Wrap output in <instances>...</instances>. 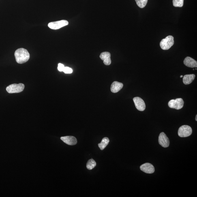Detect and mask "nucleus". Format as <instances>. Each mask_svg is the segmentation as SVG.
<instances>
[{
    "label": "nucleus",
    "instance_id": "7ed1b4c3",
    "mask_svg": "<svg viewBox=\"0 0 197 197\" xmlns=\"http://www.w3.org/2000/svg\"><path fill=\"white\" fill-rule=\"evenodd\" d=\"M25 85L23 84H11L6 88V91L9 93H18L24 90Z\"/></svg>",
    "mask_w": 197,
    "mask_h": 197
},
{
    "label": "nucleus",
    "instance_id": "a211bd4d",
    "mask_svg": "<svg viewBox=\"0 0 197 197\" xmlns=\"http://www.w3.org/2000/svg\"><path fill=\"white\" fill-rule=\"evenodd\" d=\"M184 0H173V6L181 7L183 6Z\"/></svg>",
    "mask_w": 197,
    "mask_h": 197
},
{
    "label": "nucleus",
    "instance_id": "f3484780",
    "mask_svg": "<svg viewBox=\"0 0 197 197\" xmlns=\"http://www.w3.org/2000/svg\"><path fill=\"white\" fill-rule=\"evenodd\" d=\"M137 5L140 8H143L147 4L148 0H135Z\"/></svg>",
    "mask_w": 197,
    "mask_h": 197
},
{
    "label": "nucleus",
    "instance_id": "aec40b11",
    "mask_svg": "<svg viewBox=\"0 0 197 197\" xmlns=\"http://www.w3.org/2000/svg\"><path fill=\"white\" fill-rule=\"evenodd\" d=\"M64 66L61 63H59L58 66V70L60 72H63L64 69Z\"/></svg>",
    "mask_w": 197,
    "mask_h": 197
},
{
    "label": "nucleus",
    "instance_id": "f8f14e48",
    "mask_svg": "<svg viewBox=\"0 0 197 197\" xmlns=\"http://www.w3.org/2000/svg\"><path fill=\"white\" fill-rule=\"evenodd\" d=\"M184 64L187 67H197V62L192 58L189 57H186L184 61Z\"/></svg>",
    "mask_w": 197,
    "mask_h": 197
},
{
    "label": "nucleus",
    "instance_id": "ddd939ff",
    "mask_svg": "<svg viewBox=\"0 0 197 197\" xmlns=\"http://www.w3.org/2000/svg\"><path fill=\"white\" fill-rule=\"evenodd\" d=\"M123 85V83L117 81L112 82L111 86V91L112 93H118L122 89Z\"/></svg>",
    "mask_w": 197,
    "mask_h": 197
},
{
    "label": "nucleus",
    "instance_id": "4468645a",
    "mask_svg": "<svg viewBox=\"0 0 197 197\" xmlns=\"http://www.w3.org/2000/svg\"><path fill=\"white\" fill-rule=\"evenodd\" d=\"M195 77L194 74L186 75L183 77V82L185 85H188L194 80Z\"/></svg>",
    "mask_w": 197,
    "mask_h": 197
},
{
    "label": "nucleus",
    "instance_id": "0eeeda50",
    "mask_svg": "<svg viewBox=\"0 0 197 197\" xmlns=\"http://www.w3.org/2000/svg\"><path fill=\"white\" fill-rule=\"evenodd\" d=\"M159 144L164 148H167L170 146V140L164 132L161 133L159 134Z\"/></svg>",
    "mask_w": 197,
    "mask_h": 197
},
{
    "label": "nucleus",
    "instance_id": "423d86ee",
    "mask_svg": "<svg viewBox=\"0 0 197 197\" xmlns=\"http://www.w3.org/2000/svg\"><path fill=\"white\" fill-rule=\"evenodd\" d=\"M68 22L66 20H61L60 21L51 22L48 24V26L50 29L57 30L64 27L68 25Z\"/></svg>",
    "mask_w": 197,
    "mask_h": 197
},
{
    "label": "nucleus",
    "instance_id": "6e6552de",
    "mask_svg": "<svg viewBox=\"0 0 197 197\" xmlns=\"http://www.w3.org/2000/svg\"><path fill=\"white\" fill-rule=\"evenodd\" d=\"M135 106L138 110L140 111H144L145 109L146 105L143 99L140 97H136L133 99Z\"/></svg>",
    "mask_w": 197,
    "mask_h": 197
},
{
    "label": "nucleus",
    "instance_id": "4be33fe9",
    "mask_svg": "<svg viewBox=\"0 0 197 197\" xmlns=\"http://www.w3.org/2000/svg\"><path fill=\"white\" fill-rule=\"evenodd\" d=\"M183 75H181V76H180V78H183Z\"/></svg>",
    "mask_w": 197,
    "mask_h": 197
},
{
    "label": "nucleus",
    "instance_id": "6ab92c4d",
    "mask_svg": "<svg viewBox=\"0 0 197 197\" xmlns=\"http://www.w3.org/2000/svg\"><path fill=\"white\" fill-rule=\"evenodd\" d=\"M63 72L66 74H70L73 72V70L72 68L68 67H65L64 69Z\"/></svg>",
    "mask_w": 197,
    "mask_h": 197
},
{
    "label": "nucleus",
    "instance_id": "412c9836",
    "mask_svg": "<svg viewBox=\"0 0 197 197\" xmlns=\"http://www.w3.org/2000/svg\"><path fill=\"white\" fill-rule=\"evenodd\" d=\"M195 120H196V121H197V115H196V116Z\"/></svg>",
    "mask_w": 197,
    "mask_h": 197
},
{
    "label": "nucleus",
    "instance_id": "9d476101",
    "mask_svg": "<svg viewBox=\"0 0 197 197\" xmlns=\"http://www.w3.org/2000/svg\"><path fill=\"white\" fill-rule=\"evenodd\" d=\"M61 140L64 143L69 145H75L77 143L76 138L74 136H67L61 137Z\"/></svg>",
    "mask_w": 197,
    "mask_h": 197
},
{
    "label": "nucleus",
    "instance_id": "9b49d317",
    "mask_svg": "<svg viewBox=\"0 0 197 197\" xmlns=\"http://www.w3.org/2000/svg\"><path fill=\"white\" fill-rule=\"evenodd\" d=\"M100 57L101 59L104 61V63L105 65H109L111 64V54L109 52H102L100 54Z\"/></svg>",
    "mask_w": 197,
    "mask_h": 197
},
{
    "label": "nucleus",
    "instance_id": "1a4fd4ad",
    "mask_svg": "<svg viewBox=\"0 0 197 197\" xmlns=\"http://www.w3.org/2000/svg\"><path fill=\"white\" fill-rule=\"evenodd\" d=\"M140 170L146 173L152 174L155 171L154 166L149 163H146L140 167Z\"/></svg>",
    "mask_w": 197,
    "mask_h": 197
},
{
    "label": "nucleus",
    "instance_id": "f257e3e1",
    "mask_svg": "<svg viewBox=\"0 0 197 197\" xmlns=\"http://www.w3.org/2000/svg\"><path fill=\"white\" fill-rule=\"evenodd\" d=\"M14 55L16 62L20 64L26 63L30 58L29 52L24 48H20L16 50Z\"/></svg>",
    "mask_w": 197,
    "mask_h": 197
},
{
    "label": "nucleus",
    "instance_id": "2eb2a0df",
    "mask_svg": "<svg viewBox=\"0 0 197 197\" xmlns=\"http://www.w3.org/2000/svg\"><path fill=\"white\" fill-rule=\"evenodd\" d=\"M110 142L109 139L108 137H104L102 141L98 144V146L101 150H103L108 145Z\"/></svg>",
    "mask_w": 197,
    "mask_h": 197
},
{
    "label": "nucleus",
    "instance_id": "f03ea898",
    "mask_svg": "<svg viewBox=\"0 0 197 197\" xmlns=\"http://www.w3.org/2000/svg\"><path fill=\"white\" fill-rule=\"evenodd\" d=\"M174 44V37L172 35H169L163 39L160 42V46L164 50L169 49Z\"/></svg>",
    "mask_w": 197,
    "mask_h": 197
},
{
    "label": "nucleus",
    "instance_id": "20e7f679",
    "mask_svg": "<svg viewBox=\"0 0 197 197\" xmlns=\"http://www.w3.org/2000/svg\"><path fill=\"white\" fill-rule=\"evenodd\" d=\"M192 128L188 125H183L180 127L178 134L181 137H187L192 134Z\"/></svg>",
    "mask_w": 197,
    "mask_h": 197
},
{
    "label": "nucleus",
    "instance_id": "dca6fc26",
    "mask_svg": "<svg viewBox=\"0 0 197 197\" xmlns=\"http://www.w3.org/2000/svg\"><path fill=\"white\" fill-rule=\"evenodd\" d=\"M97 164L95 161L93 159H90L88 161L86 167L88 170H92L96 166Z\"/></svg>",
    "mask_w": 197,
    "mask_h": 197
},
{
    "label": "nucleus",
    "instance_id": "39448f33",
    "mask_svg": "<svg viewBox=\"0 0 197 197\" xmlns=\"http://www.w3.org/2000/svg\"><path fill=\"white\" fill-rule=\"evenodd\" d=\"M184 102L182 98H177L172 99L168 102V106L170 108L175 109L176 110H180L183 108Z\"/></svg>",
    "mask_w": 197,
    "mask_h": 197
}]
</instances>
